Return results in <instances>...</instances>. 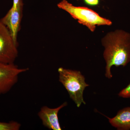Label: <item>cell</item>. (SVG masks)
<instances>
[{
    "label": "cell",
    "instance_id": "obj_1",
    "mask_svg": "<svg viewBox=\"0 0 130 130\" xmlns=\"http://www.w3.org/2000/svg\"><path fill=\"white\" fill-rule=\"evenodd\" d=\"M102 44L106 63L105 76L110 79L112 66L125 67L130 61V34L121 30L109 32L103 39Z\"/></svg>",
    "mask_w": 130,
    "mask_h": 130
},
{
    "label": "cell",
    "instance_id": "obj_2",
    "mask_svg": "<svg viewBox=\"0 0 130 130\" xmlns=\"http://www.w3.org/2000/svg\"><path fill=\"white\" fill-rule=\"evenodd\" d=\"M59 81L67 90L70 98L77 107L82 103L85 105L83 93L85 88L89 86L85 78L79 71H74L60 67L58 69Z\"/></svg>",
    "mask_w": 130,
    "mask_h": 130
},
{
    "label": "cell",
    "instance_id": "obj_3",
    "mask_svg": "<svg viewBox=\"0 0 130 130\" xmlns=\"http://www.w3.org/2000/svg\"><path fill=\"white\" fill-rule=\"evenodd\" d=\"M58 8L67 12L79 23L86 26L91 31L95 30L96 26L110 25L111 21L100 16L92 9L83 7H76L62 0L58 4Z\"/></svg>",
    "mask_w": 130,
    "mask_h": 130
},
{
    "label": "cell",
    "instance_id": "obj_4",
    "mask_svg": "<svg viewBox=\"0 0 130 130\" xmlns=\"http://www.w3.org/2000/svg\"><path fill=\"white\" fill-rule=\"evenodd\" d=\"M18 55V42L0 20V63H14Z\"/></svg>",
    "mask_w": 130,
    "mask_h": 130
},
{
    "label": "cell",
    "instance_id": "obj_5",
    "mask_svg": "<svg viewBox=\"0 0 130 130\" xmlns=\"http://www.w3.org/2000/svg\"><path fill=\"white\" fill-rule=\"evenodd\" d=\"M28 68H20L14 63H0V95L6 94L18 81L19 76Z\"/></svg>",
    "mask_w": 130,
    "mask_h": 130
},
{
    "label": "cell",
    "instance_id": "obj_6",
    "mask_svg": "<svg viewBox=\"0 0 130 130\" xmlns=\"http://www.w3.org/2000/svg\"><path fill=\"white\" fill-rule=\"evenodd\" d=\"M23 1L15 8L11 7L7 14L1 19L2 22L7 27L15 42H17V36L19 30L23 14Z\"/></svg>",
    "mask_w": 130,
    "mask_h": 130
},
{
    "label": "cell",
    "instance_id": "obj_7",
    "mask_svg": "<svg viewBox=\"0 0 130 130\" xmlns=\"http://www.w3.org/2000/svg\"><path fill=\"white\" fill-rule=\"evenodd\" d=\"M67 105V103L65 102L56 108H50L46 106L42 107L38 115L43 125L50 130H62L59 121L58 113Z\"/></svg>",
    "mask_w": 130,
    "mask_h": 130
},
{
    "label": "cell",
    "instance_id": "obj_8",
    "mask_svg": "<svg viewBox=\"0 0 130 130\" xmlns=\"http://www.w3.org/2000/svg\"><path fill=\"white\" fill-rule=\"evenodd\" d=\"M107 118L109 120L110 124L117 129H130V107L121 109L113 118Z\"/></svg>",
    "mask_w": 130,
    "mask_h": 130
},
{
    "label": "cell",
    "instance_id": "obj_9",
    "mask_svg": "<svg viewBox=\"0 0 130 130\" xmlns=\"http://www.w3.org/2000/svg\"><path fill=\"white\" fill-rule=\"evenodd\" d=\"M21 127L20 123L16 121L9 122L0 121V130H19Z\"/></svg>",
    "mask_w": 130,
    "mask_h": 130
},
{
    "label": "cell",
    "instance_id": "obj_10",
    "mask_svg": "<svg viewBox=\"0 0 130 130\" xmlns=\"http://www.w3.org/2000/svg\"><path fill=\"white\" fill-rule=\"evenodd\" d=\"M118 95L120 97L123 98H130V83L120 92Z\"/></svg>",
    "mask_w": 130,
    "mask_h": 130
},
{
    "label": "cell",
    "instance_id": "obj_11",
    "mask_svg": "<svg viewBox=\"0 0 130 130\" xmlns=\"http://www.w3.org/2000/svg\"><path fill=\"white\" fill-rule=\"evenodd\" d=\"M84 2L88 6L91 7L97 6L100 3V0H83Z\"/></svg>",
    "mask_w": 130,
    "mask_h": 130
},
{
    "label": "cell",
    "instance_id": "obj_12",
    "mask_svg": "<svg viewBox=\"0 0 130 130\" xmlns=\"http://www.w3.org/2000/svg\"><path fill=\"white\" fill-rule=\"evenodd\" d=\"M23 0H13L12 6V7L15 8Z\"/></svg>",
    "mask_w": 130,
    "mask_h": 130
}]
</instances>
